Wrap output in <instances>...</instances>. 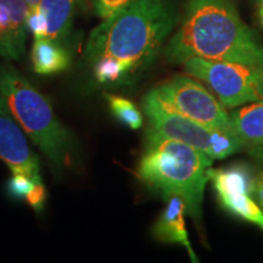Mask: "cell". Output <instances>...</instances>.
<instances>
[{"label":"cell","mask_w":263,"mask_h":263,"mask_svg":"<svg viewBox=\"0 0 263 263\" xmlns=\"http://www.w3.org/2000/svg\"><path fill=\"white\" fill-rule=\"evenodd\" d=\"M230 117L242 149L263 164V100L242 105Z\"/></svg>","instance_id":"12"},{"label":"cell","mask_w":263,"mask_h":263,"mask_svg":"<svg viewBox=\"0 0 263 263\" xmlns=\"http://www.w3.org/2000/svg\"><path fill=\"white\" fill-rule=\"evenodd\" d=\"M27 27L28 31L33 33L34 38H42L47 35V20L39 8L29 10Z\"/></svg>","instance_id":"18"},{"label":"cell","mask_w":263,"mask_h":263,"mask_svg":"<svg viewBox=\"0 0 263 263\" xmlns=\"http://www.w3.org/2000/svg\"><path fill=\"white\" fill-rule=\"evenodd\" d=\"M27 134L0 97V161L11 173L25 174L32 182L43 183L41 164L28 144Z\"/></svg>","instance_id":"9"},{"label":"cell","mask_w":263,"mask_h":263,"mask_svg":"<svg viewBox=\"0 0 263 263\" xmlns=\"http://www.w3.org/2000/svg\"><path fill=\"white\" fill-rule=\"evenodd\" d=\"M26 201L28 205L34 210L35 212H41L44 209L45 200H47V190L43 183H34L33 184L32 189L26 196Z\"/></svg>","instance_id":"19"},{"label":"cell","mask_w":263,"mask_h":263,"mask_svg":"<svg viewBox=\"0 0 263 263\" xmlns=\"http://www.w3.org/2000/svg\"><path fill=\"white\" fill-rule=\"evenodd\" d=\"M25 2L27 3V5L29 6V10H34L39 8V3H41V0H25Z\"/></svg>","instance_id":"22"},{"label":"cell","mask_w":263,"mask_h":263,"mask_svg":"<svg viewBox=\"0 0 263 263\" xmlns=\"http://www.w3.org/2000/svg\"><path fill=\"white\" fill-rule=\"evenodd\" d=\"M147 121V134L167 138L202 151L210 159L222 160L242 150L241 141L234 132L211 129L183 116L167 106L154 89L143 100Z\"/></svg>","instance_id":"5"},{"label":"cell","mask_w":263,"mask_h":263,"mask_svg":"<svg viewBox=\"0 0 263 263\" xmlns=\"http://www.w3.org/2000/svg\"><path fill=\"white\" fill-rule=\"evenodd\" d=\"M93 9L100 18H107L115 12L129 4L132 0H90Z\"/></svg>","instance_id":"17"},{"label":"cell","mask_w":263,"mask_h":263,"mask_svg":"<svg viewBox=\"0 0 263 263\" xmlns=\"http://www.w3.org/2000/svg\"><path fill=\"white\" fill-rule=\"evenodd\" d=\"M178 22L173 0H132L91 31L84 64L99 87L130 84L156 60Z\"/></svg>","instance_id":"1"},{"label":"cell","mask_w":263,"mask_h":263,"mask_svg":"<svg viewBox=\"0 0 263 263\" xmlns=\"http://www.w3.org/2000/svg\"><path fill=\"white\" fill-rule=\"evenodd\" d=\"M105 99L107 100L108 108L115 118L124 126L130 129H139L143 126V116H141L139 108L128 99L120 97V95L105 93Z\"/></svg>","instance_id":"15"},{"label":"cell","mask_w":263,"mask_h":263,"mask_svg":"<svg viewBox=\"0 0 263 263\" xmlns=\"http://www.w3.org/2000/svg\"><path fill=\"white\" fill-rule=\"evenodd\" d=\"M202 151L182 141L146 134V146L138 164V177L164 200L183 197L186 213L197 226L202 219V200L207 170L212 166Z\"/></svg>","instance_id":"3"},{"label":"cell","mask_w":263,"mask_h":263,"mask_svg":"<svg viewBox=\"0 0 263 263\" xmlns=\"http://www.w3.org/2000/svg\"><path fill=\"white\" fill-rule=\"evenodd\" d=\"M252 5H254L256 17H257L258 25L263 29V0H251Z\"/></svg>","instance_id":"21"},{"label":"cell","mask_w":263,"mask_h":263,"mask_svg":"<svg viewBox=\"0 0 263 263\" xmlns=\"http://www.w3.org/2000/svg\"><path fill=\"white\" fill-rule=\"evenodd\" d=\"M154 91L176 112L202 126L234 132L230 114L227 112L217 97L196 78L176 76L157 85Z\"/></svg>","instance_id":"7"},{"label":"cell","mask_w":263,"mask_h":263,"mask_svg":"<svg viewBox=\"0 0 263 263\" xmlns=\"http://www.w3.org/2000/svg\"><path fill=\"white\" fill-rule=\"evenodd\" d=\"M162 51L172 64L202 58L263 68V44L230 0H188Z\"/></svg>","instance_id":"2"},{"label":"cell","mask_w":263,"mask_h":263,"mask_svg":"<svg viewBox=\"0 0 263 263\" xmlns=\"http://www.w3.org/2000/svg\"><path fill=\"white\" fill-rule=\"evenodd\" d=\"M32 65L35 73L51 76L61 73L71 65V57L60 43L47 37L34 38L32 48Z\"/></svg>","instance_id":"13"},{"label":"cell","mask_w":263,"mask_h":263,"mask_svg":"<svg viewBox=\"0 0 263 263\" xmlns=\"http://www.w3.org/2000/svg\"><path fill=\"white\" fill-rule=\"evenodd\" d=\"M0 97L55 170L70 166L76 154L73 137L60 122L44 94L14 67L2 66Z\"/></svg>","instance_id":"4"},{"label":"cell","mask_w":263,"mask_h":263,"mask_svg":"<svg viewBox=\"0 0 263 263\" xmlns=\"http://www.w3.org/2000/svg\"><path fill=\"white\" fill-rule=\"evenodd\" d=\"M207 178L226 211L263 230V211L252 197L256 173L250 164L236 162L216 170L210 167Z\"/></svg>","instance_id":"8"},{"label":"cell","mask_w":263,"mask_h":263,"mask_svg":"<svg viewBox=\"0 0 263 263\" xmlns=\"http://www.w3.org/2000/svg\"><path fill=\"white\" fill-rule=\"evenodd\" d=\"M185 215L186 203L183 197L178 195L167 197L166 206L153 227V234L160 241L184 246L192 261L199 262L186 232Z\"/></svg>","instance_id":"11"},{"label":"cell","mask_w":263,"mask_h":263,"mask_svg":"<svg viewBox=\"0 0 263 263\" xmlns=\"http://www.w3.org/2000/svg\"><path fill=\"white\" fill-rule=\"evenodd\" d=\"M33 184H34V182H32L25 174L12 173L11 178L8 183V192L14 199H26L29 190L32 189Z\"/></svg>","instance_id":"16"},{"label":"cell","mask_w":263,"mask_h":263,"mask_svg":"<svg viewBox=\"0 0 263 263\" xmlns=\"http://www.w3.org/2000/svg\"><path fill=\"white\" fill-rule=\"evenodd\" d=\"M76 0H41L39 9L47 20L45 37L61 43L67 37L72 25Z\"/></svg>","instance_id":"14"},{"label":"cell","mask_w":263,"mask_h":263,"mask_svg":"<svg viewBox=\"0 0 263 263\" xmlns=\"http://www.w3.org/2000/svg\"><path fill=\"white\" fill-rule=\"evenodd\" d=\"M29 6L25 0H0V57L6 61L24 58Z\"/></svg>","instance_id":"10"},{"label":"cell","mask_w":263,"mask_h":263,"mask_svg":"<svg viewBox=\"0 0 263 263\" xmlns=\"http://www.w3.org/2000/svg\"><path fill=\"white\" fill-rule=\"evenodd\" d=\"M252 197H254L256 203L259 206V209L263 211V170L256 173Z\"/></svg>","instance_id":"20"},{"label":"cell","mask_w":263,"mask_h":263,"mask_svg":"<svg viewBox=\"0 0 263 263\" xmlns=\"http://www.w3.org/2000/svg\"><path fill=\"white\" fill-rule=\"evenodd\" d=\"M192 77L203 82L224 107L263 100V68L238 62L192 58L182 62Z\"/></svg>","instance_id":"6"}]
</instances>
